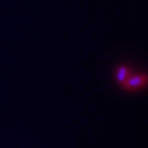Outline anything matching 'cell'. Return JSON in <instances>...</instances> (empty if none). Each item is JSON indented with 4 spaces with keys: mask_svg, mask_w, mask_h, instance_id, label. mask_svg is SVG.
I'll use <instances>...</instances> for the list:
<instances>
[{
    "mask_svg": "<svg viewBox=\"0 0 148 148\" xmlns=\"http://www.w3.org/2000/svg\"><path fill=\"white\" fill-rule=\"evenodd\" d=\"M145 80H146L145 77L136 76V77L131 78V79H125L123 81V84H125V87L130 88V89H136L138 87H140L143 84H145Z\"/></svg>",
    "mask_w": 148,
    "mask_h": 148,
    "instance_id": "6da1fadb",
    "label": "cell"
}]
</instances>
